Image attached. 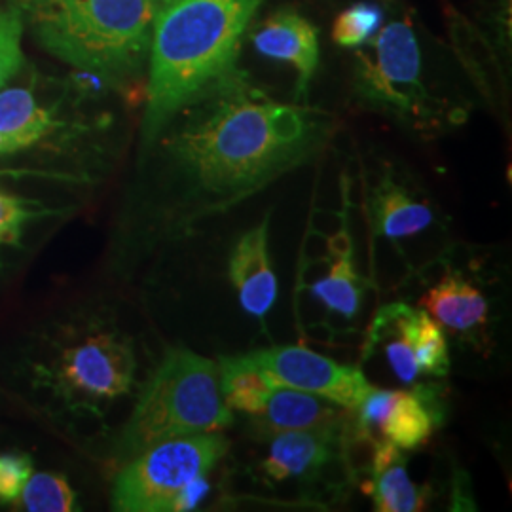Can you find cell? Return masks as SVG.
<instances>
[{
  "label": "cell",
  "instance_id": "cell-1",
  "mask_svg": "<svg viewBox=\"0 0 512 512\" xmlns=\"http://www.w3.org/2000/svg\"><path fill=\"white\" fill-rule=\"evenodd\" d=\"M167 128L156 141L171 183L158 213L169 238H186L203 220L251 200L308 164L329 139L321 112L277 103L241 71L184 107Z\"/></svg>",
  "mask_w": 512,
  "mask_h": 512
},
{
  "label": "cell",
  "instance_id": "cell-2",
  "mask_svg": "<svg viewBox=\"0 0 512 512\" xmlns=\"http://www.w3.org/2000/svg\"><path fill=\"white\" fill-rule=\"evenodd\" d=\"M262 0H177L150 44L143 141L150 147L190 103L238 73L239 42Z\"/></svg>",
  "mask_w": 512,
  "mask_h": 512
},
{
  "label": "cell",
  "instance_id": "cell-3",
  "mask_svg": "<svg viewBox=\"0 0 512 512\" xmlns=\"http://www.w3.org/2000/svg\"><path fill=\"white\" fill-rule=\"evenodd\" d=\"M18 10L42 48L101 76L139 69L160 12L152 0H18Z\"/></svg>",
  "mask_w": 512,
  "mask_h": 512
},
{
  "label": "cell",
  "instance_id": "cell-4",
  "mask_svg": "<svg viewBox=\"0 0 512 512\" xmlns=\"http://www.w3.org/2000/svg\"><path fill=\"white\" fill-rule=\"evenodd\" d=\"M234 423V412L220 393L219 363L173 348L143 387L122 439L124 458H135L164 440L222 431Z\"/></svg>",
  "mask_w": 512,
  "mask_h": 512
},
{
  "label": "cell",
  "instance_id": "cell-5",
  "mask_svg": "<svg viewBox=\"0 0 512 512\" xmlns=\"http://www.w3.org/2000/svg\"><path fill=\"white\" fill-rule=\"evenodd\" d=\"M230 440L220 431L164 440L131 458L112 488V509L171 512L184 490L207 476L228 454Z\"/></svg>",
  "mask_w": 512,
  "mask_h": 512
},
{
  "label": "cell",
  "instance_id": "cell-6",
  "mask_svg": "<svg viewBox=\"0 0 512 512\" xmlns=\"http://www.w3.org/2000/svg\"><path fill=\"white\" fill-rule=\"evenodd\" d=\"M353 84L368 105L401 120L427 114L420 46L408 21L389 23L357 52Z\"/></svg>",
  "mask_w": 512,
  "mask_h": 512
},
{
  "label": "cell",
  "instance_id": "cell-7",
  "mask_svg": "<svg viewBox=\"0 0 512 512\" xmlns=\"http://www.w3.org/2000/svg\"><path fill=\"white\" fill-rule=\"evenodd\" d=\"M374 355H382L393 376L410 387L423 378H446L450 372V349L442 327L427 311L403 302L387 304L374 315L363 361Z\"/></svg>",
  "mask_w": 512,
  "mask_h": 512
},
{
  "label": "cell",
  "instance_id": "cell-8",
  "mask_svg": "<svg viewBox=\"0 0 512 512\" xmlns=\"http://www.w3.org/2000/svg\"><path fill=\"white\" fill-rule=\"evenodd\" d=\"M137 359L126 338L97 332L74 344L55 370L61 395L76 406L97 410L128 395L135 384Z\"/></svg>",
  "mask_w": 512,
  "mask_h": 512
},
{
  "label": "cell",
  "instance_id": "cell-9",
  "mask_svg": "<svg viewBox=\"0 0 512 512\" xmlns=\"http://www.w3.org/2000/svg\"><path fill=\"white\" fill-rule=\"evenodd\" d=\"M442 412L433 387L418 384L406 391L374 387L353 410L349 435L361 442L384 439L401 450H416L442 425Z\"/></svg>",
  "mask_w": 512,
  "mask_h": 512
},
{
  "label": "cell",
  "instance_id": "cell-10",
  "mask_svg": "<svg viewBox=\"0 0 512 512\" xmlns=\"http://www.w3.org/2000/svg\"><path fill=\"white\" fill-rule=\"evenodd\" d=\"M249 355L274 376L277 385L306 391L348 410H357L374 389L361 368L342 365L302 346L256 349Z\"/></svg>",
  "mask_w": 512,
  "mask_h": 512
},
{
  "label": "cell",
  "instance_id": "cell-11",
  "mask_svg": "<svg viewBox=\"0 0 512 512\" xmlns=\"http://www.w3.org/2000/svg\"><path fill=\"white\" fill-rule=\"evenodd\" d=\"M351 425V423H349ZM348 427L338 431H291L268 440L262 473L272 482L308 484L330 465L348 459Z\"/></svg>",
  "mask_w": 512,
  "mask_h": 512
},
{
  "label": "cell",
  "instance_id": "cell-12",
  "mask_svg": "<svg viewBox=\"0 0 512 512\" xmlns=\"http://www.w3.org/2000/svg\"><path fill=\"white\" fill-rule=\"evenodd\" d=\"M365 279L353 264V247L348 230L342 228L329 239V255L323 258V272L315 279H300L298 293H304L325 311L327 323L351 325L357 321L365 296Z\"/></svg>",
  "mask_w": 512,
  "mask_h": 512
},
{
  "label": "cell",
  "instance_id": "cell-13",
  "mask_svg": "<svg viewBox=\"0 0 512 512\" xmlns=\"http://www.w3.org/2000/svg\"><path fill=\"white\" fill-rule=\"evenodd\" d=\"M251 418V431L256 439L270 440L291 431L346 429L353 418V410L306 391L277 385L264 410Z\"/></svg>",
  "mask_w": 512,
  "mask_h": 512
},
{
  "label": "cell",
  "instance_id": "cell-14",
  "mask_svg": "<svg viewBox=\"0 0 512 512\" xmlns=\"http://www.w3.org/2000/svg\"><path fill=\"white\" fill-rule=\"evenodd\" d=\"M270 215L238 239L230 255V281L241 308L258 321H266L277 300V277L268 251Z\"/></svg>",
  "mask_w": 512,
  "mask_h": 512
},
{
  "label": "cell",
  "instance_id": "cell-15",
  "mask_svg": "<svg viewBox=\"0 0 512 512\" xmlns=\"http://www.w3.org/2000/svg\"><path fill=\"white\" fill-rule=\"evenodd\" d=\"M420 304L442 329L467 340L478 338L490 321L486 294L475 281L454 270L440 275L439 281L421 296Z\"/></svg>",
  "mask_w": 512,
  "mask_h": 512
},
{
  "label": "cell",
  "instance_id": "cell-16",
  "mask_svg": "<svg viewBox=\"0 0 512 512\" xmlns=\"http://www.w3.org/2000/svg\"><path fill=\"white\" fill-rule=\"evenodd\" d=\"M256 50L266 57L293 65L298 93L304 97L319 65L317 29L296 12H277L266 19L253 37Z\"/></svg>",
  "mask_w": 512,
  "mask_h": 512
},
{
  "label": "cell",
  "instance_id": "cell-17",
  "mask_svg": "<svg viewBox=\"0 0 512 512\" xmlns=\"http://www.w3.org/2000/svg\"><path fill=\"white\" fill-rule=\"evenodd\" d=\"M368 444H372L368 494L372 497L374 511H421L425 505V490H421L408 475V459L404 450L384 439L372 440Z\"/></svg>",
  "mask_w": 512,
  "mask_h": 512
},
{
  "label": "cell",
  "instance_id": "cell-18",
  "mask_svg": "<svg viewBox=\"0 0 512 512\" xmlns=\"http://www.w3.org/2000/svg\"><path fill=\"white\" fill-rule=\"evenodd\" d=\"M368 219L376 236L397 243L425 232L435 222V213L387 173L370 196Z\"/></svg>",
  "mask_w": 512,
  "mask_h": 512
},
{
  "label": "cell",
  "instance_id": "cell-19",
  "mask_svg": "<svg viewBox=\"0 0 512 512\" xmlns=\"http://www.w3.org/2000/svg\"><path fill=\"white\" fill-rule=\"evenodd\" d=\"M54 126L50 110L38 105L29 90L10 88L0 92V156L37 145Z\"/></svg>",
  "mask_w": 512,
  "mask_h": 512
},
{
  "label": "cell",
  "instance_id": "cell-20",
  "mask_svg": "<svg viewBox=\"0 0 512 512\" xmlns=\"http://www.w3.org/2000/svg\"><path fill=\"white\" fill-rule=\"evenodd\" d=\"M220 393L232 412L256 416L277 387L274 376L245 353L219 359Z\"/></svg>",
  "mask_w": 512,
  "mask_h": 512
},
{
  "label": "cell",
  "instance_id": "cell-21",
  "mask_svg": "<svg viewBox=\"0 0 512 512\" xmlns=\"http://www.w3.org/2000/svg\"><path fill=\"white\" fill-rule=\"evenodd\" d=\"M21 505L31 512L76 511V495L63 476L52 473L31 475L21 490Z\"/></svg>",
  "mask_w": 512,
  "mask_h": 512
},
{
  "label": "cell",
  "instance_id": "cell-22",
  "mask_svg": "<svg viewBox=\"0 0 512 512\" xmlns=\"http://www.w3.org/2000/svg\"><path fill=\"white\" fill-rule=\"evenodd\" d=\"M384 12L376 4L359 2L344 10L332 25V40L344 48H361L380 31Z\"/></svg>",
  "mask_w": 512,
  "mask_h": 512
},
{
  "label": "cell",
  "instance_id": "cell-23",
  "mask_svg": "<svg viewBox=\"0 0 512 512\" xmlns=\"http://www.w3.org/2000/svg\"><path fill=\"white\" fill-rule=\"evenodd\" d=\"M23 18L16 8L0 10V90L23 65Z\"/></svg>",
  "mask_w": 512,
  "mask_h": 512
},
{
  "label": "cell",
  "instance_id": "cell-24",
  "mask_svg": "<svg viewBox=\"0 0 512 512\" xmlns=\"http://www.w3.org/2000/svg\"><path fill=\"white\" fill-rule=\"evenodd\" d=\"M40 215L44 213L33 211L25 200L0 192V245H19L25 224Z\"/></svg>",
  "mask_w": 512,
  "mask_h": 512
},
{
  "label": "cell",
  "instance_id": "cell-25",
  "mask_svg": "<svg viewBox=\"0 0 512 512\" xmlns=\"http://www.w3.org/2000/svg\"><path fill=\"white\" fill-rule=\"evenodd\" d=\"M33 475V461L25 454H0V503H16Z\"/></svg>",
  "mask_w": 512,
  "mask_h": 512
},
{
  "label": "cell",
  "instance_id": "cell-26",
  "mask_svg": "<svg viewBox=\"0 0 512 512\" xmlns=\"http://www.w3.org/2000/svg\"><path fill=\"white\" fill-rule=\"evenodd\" d=\"M160 10H164V8H167V6H171V4H175L177 0H152Z\"/></svg>",
  "mask_w": 512,
  "mask_h": 512
}]
</instances>
